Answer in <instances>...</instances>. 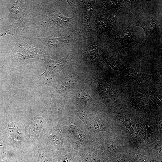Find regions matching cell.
Listing matches in <instances>:
<instances>
[{
	"label": "cell",
	"instance_id": "cell-1",
	"mask_svg": "<svg viewBox=\"0 0 162 162\" xmlns=\"http://www.w3.org/2000/svg\"><path fill=\"white\" fill-rule=\"evenodd\" d=\"M58 123L65 147L76 152L89 145L95 144V140L83 122L69 116H64Z\"/></svg>",
	"mask_w": 162,
	"mask_h": 162
},
{
	"label": "cell",
	"instance_id": "cell-2",
	"mask_svg": "<svg viewBox=\"0 0 162 162\" xmlns=\"http://www.w3.org/2000/svg\"><path fill=\"white\" fill-rule=\"evenodd\" d=\"M15 40V45L11 51L10 55L13 60H25L38 59L43 60L46 55L44 50L33 47L25 41L19 36L13 35Z\"/></svg>",
	"mask_w": 162,
	"mask_h": 162
},
{
	"label": "cell",
	"instance_id": "cell-3",
	"mask_svg": "<svg viewBox=\"0 0 162 162\" xmlns=\"http://www.w3.org/2000/svg\"><path fill=\"white\" fill-rule=\"evenodd\" d=\"M43 60L46 64V68L44 72L39 76L49 79L58 75L64 68L69 66L70 62L68 56L60 59L53 60L45 55Z\"/></svg>",
	"mask_w": 162,
	"mask_h": 162
},
{
	"label": "cell",
	"instance_id": "cell-4",
	"mask_svg": "<svg viewBox=\"0 0 162 162\" xmlns=\"http://www.w3.org/2000/svg\"><path fill=\"white\" fill-rule=\"evenodd\" d=\"M95 144L87 146L76 152L79 162H106L110 159Z\"/></svg>",
	"mask_w": 162,
	"mask_h": 162
},
{
	"label": "cell",
	"instance_id": "cell-5",
	"mask_svg": "<svg viewBox=\"0 0 162 162\" xmlns=\"http://www.w3.org/2000/svg\"><path fill=\"white\" fill-rule=\"evenodd\" d=\"M9 10L8 18L18 21L23 27L27 26L32 22L33 19L26 8L23 1H14Z\"/></svg>",
	"mask_w": 162,
	"mask_h": 162
},
{
	"label": "cell",
	"instance_id": "cell-6",
	"mask_svg": "<svg viewBox=\"0 0 162 162\" xmlns=\"http://www.w3.org/2000/svg\"><path fill=\"white\" fill-rule=\"evenodd\" d=\"M49 114L42 117H31L25 125L29 138H35L39 135L43 127L46 123Z\"/></svg>",
	"mask_w": 162,
	"mask_h": 162
},
{
	"label": "cell",
	"instance_id": "cell-7",
	"mask_svg": "<svg viewBox=\"0 0 162 162\" xmlns=\"http://www.w3.org/2000/svg\"><path fill=\"white\" fill-rule=\"evenodd\" d=\"M20 124L11 119H7L2 124L1 130L6 134L15 147H18L21 140L22 134L18 131Z\"/></svg>",
	"mask_w": 162,
	"mask_h": 162
},
{
	"label": "cell",
	"instance_id": "cell-8",
	"mask_svg": "<svg viewBox=\"0 0 162 162\" xmlns=\"http://www.w3.org/2000/svg\"><path fill=\"white\" fill-rule=\"evenodd\" d=\"M47 135V142L52 146L56 151L62 150L65 147L62 134L58 122L51 126Z\"/></svg>",
	"mask_w": 162,
	"mask_h": 162
},
{
	"label": "cell",
	"instance_id": "cell-9",
	"mask_svg": "<svg viewBox=\"0 0 162 162\" xmlns=\"http://www.w3.org/2000/svg\"><path fill=\"white\" fill-rule=\"evenodd\" d=\"M32 38L39 41L45 46L52 48L62 47L69 44V39L57 33L52 34L44 38Z\"/></svg>",
	"mask_w": 162,
	"mask_h": 162
},
{
	"label": "cell",
	"instance_id": "cell-10",
	"mask_svg": "<svg viewBox=\"0 0 162 162\" xmlns=\"http://www.w3.org/2000/svg\"><path fill=\"white\" fill-rule=\"evenodd\" d=\"M77 78L78 75L75 74L68 75L61 78L53 93V97L55 98L64 91L74 88L77 82Z\"/></svg>",
	"mask_w": 162,
	"mask_h": 162
},
{
	"label": "cell",
	"instance_id": "cell-11",
	"mask_svg": "<svg viewBox=\"0 0 162 162\" xmlns=\"http://www.w3.org/2000/svg\"><path fill=\"white\" fill-rule=\"evenodd\" d=\"M116 16L112 15H103L99 16L96 24L97 33L100 34L111 31L116 25Z\"/></svg>",
	"mask_w": 162,
	"mask_h": 162
},
{
	"label": "cell",
	"instance_id": "cell-12",
	"mask_svg": "<svg viewBox=\"0 0 162 162\" xmlns=\"http://www.w3.org/2000/svg\"><path fill=\"white\" fill-rule=\"evenodd\" d=\"M82 2L83 23L87 30L90 31L92 30L90 18L95 4V1L85 0Z\"/></svg>",
	"mask_w": 162,
	"mask_h": 162
},
{
	"label": "cell",
	"instance_id": "cell-13",
	"mask_svg": "<svg viewBox=\"0 0 162 162\" xmlns=\"http://www.w3.org/2000/svg\"><path fill=\"white\" fill-rule=\"evenodd\" d=\"M55 162H79L76 152L67 147L62 150L57 151Z\"/></svg>",
	"mask_w": 162,
	"mask_h": 162
},
{
	"label": "cell",
	"instance_id": "cell-14",
	"mask_svg": "<svg viewBox=\"0 0 162 162\" xmlns=\"http://www.w3.org/2000/svg\"><path fill=\"white\" fill-rule=\"evenodd\" d=\"M72 18L64 16L58 10L55 9L48 11L46 16V18L49 22L57 26L68 23Z\"/></svg>",
	"mask_w": 162,
	"mask_h": 162
},
{
	"label": "cell",
	"instance_id": "cell-15",
	"mask_svg": "<svg viewBox=\"0 0 162 162\" xmlns=\"http://www.w3.org/2000/svg\"><path fill=\"white\" fill-rule=\"evenodd\" d=\"M115 39L118 44L122 47L129 46L133 42L132 34L129 27L116 33Z\"/></svg>",
	"mask_w": 162,
	"mask_h": 162
},
{
	"label": "cell",
	"instance_id": "cell-16",
	"mask_svg": "<svg viewBox=\"0 0 162 162\" xmlns=\"http://www.w3.org/2000/svg\"><path fill=\"white\" fill-rule=\"evenodd\" d=\"M85 56L89 62H97L99 59L98 46L95 43L90 42L87 45Z\"/></svg>",
	"mask_w": 162,
	"mask_h": 162
},
{
	"label": "cell",
	"instance_id": "cell-17",
	"mask_svg": "<svg viewBox=\"0 0 162 162\" xmlns=\"http://www.w3.org/2000/svg\"><path fill=\"white\" fill-rule=\"evenodd\" d=\"M56 152L55 154H52L49 148H47L39 149L37 154L39 162H55Z\"/></svg>",
	"mask_w": 162,
	"mask_h": 162
},
{
	"label": "cell",
	"instance_id": "cell-18",
	"mask_svg": "<svg viewBox=\"0 0 162 162\" xmlns=\"http://www.w3.org/2000/svg\"><path fill=\"white\" fill-rule=\"evenodd\" d=\"M102 2L103 7L117 12H121L124 5L122 0H103Z\"/></svg>",
	"mask_w": 162,
	"mask_h": 162
},
{
	"label": "cell",
	"instance_id": "cell-19",
	"mask_svg": "<svg viewBox=\"0 0 162 162\" xmlns=\"http://www.w3.org/2000/svg\"><path fill=\"white\" fill-rule=\"evenodd\" d=\"M135 25L142 27L143 29L146 34L149 35L151 34L158 24L156 20H150L139 22Z\"/></svg>",
	"mask_w": 162,
	"mask_h": 162
},
{
	"label": "cell",
	"instance_id": "cell-20",
	"mask_svg": "<svg viewBox=\"0 0 162 162\" xmlns=\"http://www.w3.org/2000/svg\"><path fill=\"white\" fill-rule=\"evenodd\" d=\"M77 100L80 104L83 105L84 108H88L93 100L89 94L86 92L81 91L78 92L76 96Z\"/></svg>",
	"mask_w": 162,
	"mask_h": 162
},
{
	"label": "cell",
	"instance_id": "cell-21",
	"mask_svg": "<svg viewBox=\"0 0 162 162\" xmlns=\"http://www.w3.org/2000/svg\"><path fill=\"white\" fill-rule=\"evenodd\" d=\"M110 160L112 162H133L132 156L128 153L124 152L114 153Z\"/></svg>",
	"mask_w": 162,
	"mask_h": 162
},
{
	"label": "cell",
	"instance_id": "cell-22",
	"mask_svg": "<svg viewBox=\"0 0 162 162\" xmlns=\"http://www.w3.org/2000/svg\"><path fill=\"white\" fill-rule=\"evenodd\" d=\"M133 162H161V160L157 159L150 158L141 156L136 155L133 158Z\"/></svg>",
	"mask_w": 162,
	"mask_h": 162
},
{
	"label": "cell",
	"instance_id": "cell-23",
	"mask_svg": "<svg viewBox=\"0 0 162 162\" xmlns=\"http://www.w3.org/2000/svg\"><path fill=\"white\" fill-rule=\"evenodd\" d=\"M104 60L106 63L115 69H120L122 68L121 65L118 62L114 61L108 58H104Z\"/></svg>",
	"mask_w": 162,
	"mask_h": 162
},
{
	"label": "cell",
	"instance_id": "cell-24",
	"mask_svg": "<svg viewBox=\"0 0 162 162\" xmlns=\"http://www.w3.org/2000/svg\"><path fill=\"white\" fill-rule=\"evenodd\" d=\"M2 147L3 148V154L4 152L5 147L4 141L0 137V147Z\"/></svg>",
	"mask_w": 162,
	"mask_h": 162
},
{
	"label": "cell",
	"instance_id": "cell-25",
	"mask_svg": "<svg viewBox=\"0 0 162 162\" xmlns=\"http://www.w3.org/2000/svg\"><path fill=\"white\" fill-rule=\"evenodd\" d=\"M0 162H9V161L8 160H0Z\"/></svg>",
	"mask_w": 162,
	"mask_h": 162
},
{
	"label": "cell",
	"instance_id": "cell-26",
	"mask_svg": "<svg viewBox=\"0 0 162 162\" xmlns=\"http://www.w3.org/2000/svg\"><path fill=\"white\" fill-rule=\"evenodd\" d=\"M2 67H0V71L2 70Z\"/></svg>",
	"mask_w": 162,
	"mask_h": 162
},
{
	"label": "cell",
	"instance_id": "cell-27",
	"mask_svg": "<svg viewBox=\"0 0 162 162\" xmlns=\"http://www.w3.org/2000/svg\"><path fill=\"white\" fill-rule=\"evenodd\" d=\"M106 162H112L110 160H108Z\"/></svg>",
	"mask_w": 162,
	"mask_h": 162
}]
</instances>
